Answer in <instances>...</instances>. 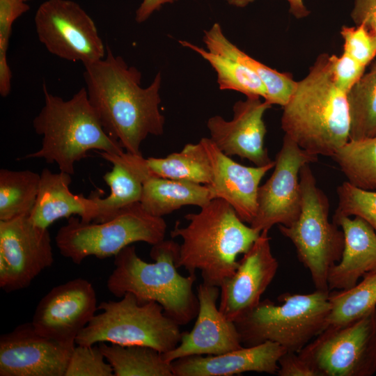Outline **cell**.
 Here are the masks:
<instances>
[{"label":"cell","mask_w":376,"mask_h":376,"mask_svg":"<svg viewBox=\"0 0 376 376\" xmlns=\"http://www.w3.org/2000/svg\"><path fill=\"white\" fill-rule=\"evenodd\" d=\"M84 68L88 99L104 131L125 152L141 155L142 141L148 135L164 133L165 118L159 110L161 72L148 86L141 87V72L114 55L108 45L102 59Z\"/></svg>","instance_id":"obj_1"},{"label":"cell","mask_w":376,"mask_h":376,"mask_svg":"<svg viewBox=\"0 0 376 376\" xmlns=\"http://www.w3.org/2000/svg\"><path fill=\"white\" fill-rule=\"evenodd\" d=\"M285 134L315 155L334 156L350 140L347 94L335 84L330 55L320 54L297 81L281 120Z\"/></svg>","instance_id":"obj_2"},{"label":"cell","mask_w":376,"mask_h":376,"mask_svg":"<svg viewBox=\"0 0 376 376\" xmlns=\"http://www.w3.org/2000/svg\"><path fill=\"white\" fill-rule=\"evenodd\" d=\"M185 227L177 222L171 238L181 237L179 267L189 274L201 271L203 283L220 287L235 272L240 254L246 253L260 231L247 226L224 200L212 199L198 213L185 216Z\"/></svg>","instance_id":"obj_3"},{"label":"cell","mask_w":376,"mask_h":376,"mask_svg":"<svg viewBox=\"0 0 376 376\" xmlns=\"http://www.w3.org/2000/svg\"><path fill=\"white\" fill-rule=\"evenodd\" d=\"M150 256L153 263L142 260L134 245L122 249L115 256V267L107 279L108 290L119 298L130 292L139 301H155L180 326L189 324L198 311L193 290L196 276H183L178 272L180 245L164 239L152 245Z\"/></svg>","instance_id":"obj_4"},{"label":"cell","mask_w":376,"mask_h":376,"mask_svg":"<svg viewBox=\"0 0 376 376\" xmlns=\"http://www.w3.org/2000/svg\"><path fill=\"white\" fill-rule=\"evenodd\" d=\"M45 104L33 120L36 134L42 136V146L24 158H42L56 163L60 171L75 173V164L88 151L120 154L119 143L104 131L90 102L85 87L69 100L49 93L43 85Z\"/></svg>","instance_id":"obj_5"},{"label":"cell","mask_w":376,"mask_h":376,"mask_svg":"<svg viewBox=\"0 0 376 376\" xmlns=\"http://www.w3.org/2000/svg\"><path fill=\"white\" fill-rule=\"evenodd\" d=\"M329 291L284 293L280 304L265 299L235 321L243 346L266 341L279 343L288 352H299L327 327L331 310Z\"/></svg>","instance_id":"obj_6"},{"label":"cell","mask_w":376,"mask_h":376,"mask_svg":"<svg viewBox=\"0 0 376 376\" xmlns=\"http://www.w3.org/2000/svg\"><path fill=\"white\" fill-rule=\"evenodd\" d=\"M97 311L77 336L76 345L109 343L124 346L143 345L161 353L174 349L180 342V325L168 317L162 306L152 301H139L132 293L118 301L100 303Z\"/></svg>","instance_id":"obj_7"},{"label":"cell","mask_w":376,"mask_h":376,"mask_svg":"<svg viewBox=\"0 0 376 376\" xmlns=\"http://www.w3.org/2000/svg\"><path fill=\"white\" fill-rule=\"evenodd\" d=\"M166 228L163 217L150 214L138 202L103 222L86 223L71 216L57 231L55 242L63 257L80 264L88 256L115 257L136 242L152 246L165 239Z\"/></svg>","instance_id":"obj_8"},{"label":"cell","mask_w":376,"mask_h":376,"mask_svg":"<svg viewBox=\"0 0 376 376\" xmlns=\"http://www.w3.org/2000/svg\"><path fill=\"white\" fill-rule=\"evenodd\" d=\"M299 183L301 213L292 225H279V229L294 244L299 261L310 272L315 290L329 291L328 275L341 258L344 233L329 220V198L318 186L309 164L301 167Z\"/></svg>","instance_id":"obj_9"},{"label":"cell","mask_w":376,"mask_h":376,"mask_svg":"<svg viewBox=\"0 0 376 376\" xmlns=\"http://www.w3.org/2000/svg\"><path fill=\"white\" fill-rule=\"evenodd\" d=\"M297 353L318 376L373 375L376 308L347 324L327 327Z\"/></svg>","instance_id":"obj_10"},{"label":"cell","mask_w":376,"mask_h":376,"mask_svg":"<svg viewBox=\"0 0 376 376\" xmlns=\"http://www.w3.org/2000/svg\"><path fill=\"white\" fill-rule=\"evenodd\" d=\"M34 22L40 42L51 54L86 65L107 53L93 19L72 0H47L38 8Z\"/></svg>","instance_id":"obj_11"},{"label":"cell","mask_w":376,"mask_h":376,"mask_svg":"<svg viewBox=\"0 0 376 376\" xmlns=\"http://www.w3.org/2000/svg\"><path fill=\"white\" fill-rule=\"evenodd\" d=\"M318 159L317 155L302 149L284 135L273 173L259 187L257 212L250 224L252 228L260 232L269 230L276 224L290 226L297 220L301 209L299 172L304 165Z\"/></svg>","instance_id":"obj_12"},{"label":"cell","mask_w":376,"mask_h":376,"mask_svg":"<svg viewBox=\"0 0 376 376\" xmlns=\"http://www.w3.org/2000/svg\"><path fill=\"white\" fill-rule=\"evenodd\" d=\"M48 228L33 224L29 214L0 221V287L6 292L28 287L54 263Z\"/></svg>","instance_id":"obj_13"},{"label":"cell","mask_w":376,"mask_h":376,"mask_svg":"<svg viewBox=\"0 0 376 376\" xmlns=\"http://www.w3.org/2000/svg\"><path fill=\"white\" fill-rule=\"evenodd\" d=\"M93 284L77 278L52 288L39 301L31 323L40 334L66 346L75 340L97 311Z\"/></svg>","instance_id":"obj_14"},{"label":"cell","mask_w":376,"mask_h":376,"mask_svg":"<svg viewBox=\"0 0 376 376\" xmlns=\"http://www.w3.org/2000/svg\"><path fill=\"white\" fill-rule=\"evenodd\" d=\"M73 348L23 323L0 336V376H65Z\"/></svg>","instance_id":"obj_15"},{"label":"cell","mask_w":376,"mask_h":376,"mask_svg":"<svg viewBox=\"0 0 376 376\" xmlns=\"http://www.w3.org/2000/svg\"><path fill=\"white\" fill-rule=\"evenodd\" d=\"M268 232L261 231L239 260L234 274L219 287V309L233 322L260 302L278 270L279 262L272 254Z\"/></svg>","instance_id":"obj_16"},{"label":"cell","mask_w":376,"mask_h":376,"mask_svg":"<svg viewBox=\"0 0 376 376\" xmlns=\"http://www.w3.org/2000/svg\"><path fill=\"white\" fill-rule=\"evenodd\" d=\"M271 107L272 104L259 97H247L245 100L236 102L230 120L221 116L208 119L210 139L229 157L247 159L257 166L272 163L264 146L267 129L263 120L265 112Z\"/></svg>","instance_id":"obj_17"},{"label":"cell","mask_w":376,"mask_h":376,"mask_svg":"<svg viewBox=\"0 0 376 376\" xmlns=\"http://www.w3.org/2000/svg\"><path fill=\"white\" fill-rule=\"evenodd\" d=\"M219 295L218 286L202 283L197 287L199 306L194 326L190 331L182 332L174 349L162 353L166 361L192 355H217L243 346L235 322L219 309Z\"/></svg>","instance_id":"obj_18"},{"label":"cell","mask_w":376,"mask_h":376,"mask_svg":"<svg viewBox=\"0 0 376 376\" xmlns=\"http://www.w3.org/2000/svg\"><path fill=\"white\" fill-rule=\"evenodd\" d=\"M208 157L212 182L208 185L214 198L226 201L244 223L251 224L258 208L260 183L275 162L263 166H246L221 152L210 138L200 141Z\"/></svg>","instance_id":"obj_19"},{"label":"cell","mask_w":376,"mask_h":376,"mask_svg":"<svg viewBox=\"0 0 376 376\" xmlns=\"http://www.w3.org/2000/svg\"><path fill=\"white\" fill-rule=\"evenodd\" d=\"M287 352L266 341L217 355H192L171 362L173 376H232L246 372L276 374L280 357Z\"/></svg>","instance_id":"obj_20"},{"label":"cell","mask_w":376,"mask_h":376,"mask_svg":"<svg viewBox=\"0 0 376 376\" xmlns=\"http://www.w3.org/2000/svg\"><path fill=\"white\" fill-rule=\"evenodd\" d=\"M344 233L345 245L340 261L328 275L329 290L349 289L360 278L376 272V232L359 217L332 220Z\"/></svg>","instance_id":"obj_21"},{"label":"cell","mask_w":376,"mask_h":376,"mask_svg":"<svg viewBox=\"0 0 376 376\" xmlns=\"http://www.w3.org/2000/svg\"><path fill=\"white\" fill-rule=\"evenodd\" d=\"M71 182L69 173H52L48 169L42 171L38 196L29 214L33 224L48 228L56 220L75 214L83 222L95 221L96 205L93 198L72 193L69 187Z\"/></svg>","instance_id":"obj_22"},{"label":"cell","mask_w":376,"mask_h":376,"mask_svg":"<svg viewBox=\"0 0 376 376\" xmlns=\"http://www.w3.org/2000/svg\"><path fill=\"white\" fill-rule=\"evenodd\" d=\"M214 198L208 185L152 177L143 182L140 203L150 214L162 217L185 205L201 208Z\"/></svg>","instance_id":"obj_23"},{"label":"cell","mask_w":376,"mask_h":376,"mask_svg":"<svg viewBox=\"0 0 376 376\" xmlns=\"http://www.w3.org/2000/svg\"><path fill=\"white\" fill-rule=\"evenodd\" d=\"M203 42L207 50L235 58L251 68L265 86V101L282 107L286 104L297 85L291 75L278 72L246 54L226 38L219 23L204 31Z\"/></svg>","instance_id":"obj_24"},{"label":"cell","mask_w":376,"mask_h":376,"mask_svg":"<svg viewBox=\"0 0 376 376\" xmlns=\"http://www.w3.org/2000/svg\"><path fill=\"white\" fill-rule=\"evenodd\" d=\"M143 162L149 178H162L206 185L212 182L211 165L200 141L187 143L180 152L171 153L164 158H143Z\"/></svg>","instance_id":"obj_25"},{"label":"cell","mask_w":376,"mask_h":376,"mask_svg":"<svg viewBox=\"0 0 376 376\" xmlns=\"http://www.w3.org/2000/svg\"><path fill=\"white\" fill-rule=\"evenodd\" d=\"M100 155L113 165L112 169L103 175L110 188L106 198L97 194L91 196L96 205V218L94 222H103L116 215L122 209L140 202L143 181L141 178L112 154L100 152Z\"/></svg>","instance_id":"obj_26"},{"label":"cell","mask_w":376,"mask_h":376,"mask_svg":"<svg viewBox=\"0 0 376 376\" xmlns=\"http://www.w3.org/2000/svg\"><path fill=\"white\" fill-rule=\"evenodd\" d=\"M98 345L114 376H173L171 363L152 347L104 342Z\"/></svg>","instance_id":"obj_27"},{"label":"cell","mask_w":376,"mask_h":376,"mask_svg":"<svg viewBox=\"0 0 376 376\" xmlns=\"http://www.w3.org/2000/svg\"><path fill=\"white\" fill-rule=\"evenodd\" d=\"M185 47L192 49L206 60L217 75L221 90H232L247 97H259L264 100L266 91L258 75L246 65L235 58L212 52L189 42L180 40Z\"/></svg>","instance_id":"obj_28"},{"label":"cell","mask_w":376,"mask_h":376,"mask_svg":"<svg viewBox=\"0 0 376 376\" xmlns=\"http://www.w3.org/2000/svg\"><path fill=\"white\" fill-rule=\"evenodd\" d=\"M40 175L30 170H0V221L31 211L39 189Z\"/></svg>","instance_id":"obj_29"},{"label":"cell","mask_w":376,"mask_h":376,"mask_svg":"<svg viewBox=\"0 0 376 376\" xmlns=\"http://www.w3.org/2000/svg\"><path fill=\"white\" fill-rule=\"evenodd\" d=\"M331 158L351 185L376 191V135L349 140Z\"/></svg>","instance_id":"obj_30"},{"label":"cell","mask_w":376,"mask_h":376,"mask_svg":"<svg viewBox=\"0 0 376 376\" xmlns=\"http://www.w3.org/2000/svg\"><path fill=\"white\" fill-rule=\"evenodd\" d=\"M362 279L349 289L329 291L327 327L347 324L376 308V272Z\"/></svg>","instance_id":"obj_31"},{"label":"cell","mask_w":376,"mask_h":376,"mask_svg":"<svg viewBox=\"0 0 376 376\" xmlns=\"http://www.w3.org/2000/svg\"><path fill=\"white\" fill-rule=\"evenodd\" d=\"M350 140L376 135V61L347 93Z\"/></svg>","instance_id":"obj_32"},{"label":"cell","mask_w":376,"mask_h":376,"mask_svg":"<svg viewBox=\"0 0 376 376\" xmlns=\"http://www.w3.org/2000/svg\"><path fill=\"white\" fill-rule=\"evenodd\" d=\"M338 206L332 220L342 217H359L376 232V191L366 190L347 181L337 188Z\"/></svg>","instance_id":"obj_33"},{"label":"cell","mask_w":376,"mask_h":376,"mask_svg":"<svg viewBox=\"0 0 376 376\" xmlns=\"http://www.w3.org/2000/svg\"><path fill=\"white\" fill-rule=\"evenodd\" d=\"M65 376H114L99 345H75Z\"/></svg>","instance_id":"obj_34"},{"label":"cell","mask_w":376,"mask_h":376,"mask_svg":"<svg viewBox=\"0 0 376 376\" xmlns=\"http://www.w3.org/2000/svg\"><path fill=\"white\" fill-rule=\"evenodd\" d=\"M340 33L343 39V52L367 66L376 56V39L364 26H343Z\"/></svg>","instance_id":"obj_35"},{"label":"cell","mask_w":376,"mask_h":376,"mask_svg":"<svg viewBox=\"0 0 376 376\" xmlns=\"http://www.w3.org/2000/svg\"><path fill=\"white\" fill-rule=\"evenodd\" d=\"M330 59L335 84L347 94L365 73L366 66L344 52L340 56L330 55Z\"/></svg>","instance_id":"obj_36"},{"label":"cell","mask_w":376,"mask_h":376,"mask_svg":"<svg viewBox=\"0 0 376 376\" xmlns=\"http://www.w3.org/2000/svg\"><path fill=\"white\" fill-rule=\"evenodd\" d=\"M279 376H318L316 370L297 352H286L279 360Z\"/></svg>","instance_id":"obj_37"},{"label":"cell","mask_w":376,"mask_h":376,"mask_svg":"<svg viewBox=\"0 0 376 376\" xmlns=\"http://www.w3.org/2000/svg\"><path fill=\"white\" fill-rule=\"evenodd\" d=\"M29 8L23 0H0V34L10 36L15 21Z\"/></svg>","instance_id":"obj_38"},{"label":"cell","mask_w":376,"mask_h":376,"mask_svg":"<svg viewBox=\"0 0 376 376\" xmlns=\"http://www.w3.org/2000/svg\"><path fill=\"white\" fill-rule=\"evenodd\" d=\"M350 16L356 26L364 25L376 39V0H354Z\"/></svg>","instance_id":"obj_39"},{"label":"cell","mask_w":376,"mask_h":376,"mask_svg":"<svg viewBox=\"0 0 376 376\" xmlns=\"http://www.w3.org/2000/svg\"><path fill=\"white\" fill-rule=\"evenodd\" d=\"M175 1L176 0H143L136 11L135 19L139 23L143 22L163 5Z\"/></svg>","instance_id":"obj_40"},{"label":"cell","mask_w":376,"mask_h":376,"mask_svg":"<svg viewBox=\"0 0 376 376\" xmlns=\"http://www.w3.org/2000/svg\"><path fill=\"white\" fill-rule=\"evenodd\" d=\"M290 8V13L297 19H301L308 16L310 11L303 3V0H287Z\"/></svg>","instance_id":"obj_41"},{"label":"cell","mask_w":376,"mask_h":376,"mask_svg":"<svg viewBox=\"0 0 376 376\" xmlns=\"http://www.w3.org/2000/svg\"><path fill=\"white\" fill-rule=\"evenodd\" d=\"M228 4L238 7L244 8L249 4L253 2L255 0H225Z\"/></svg>","instance_id":"obj_42"},{"label":"cell","mask_w":376,"mask_h":376,"mask_svg":"<svg viewBox=\"0 0 376 376\" xmlns=\"http://www.w3.org/2000/svg\"><path fill=\"white\" fill-rule=\"evenodd\" d=\"M23 1L27 2V1H31V0H23Z\"/></svg>","instance_id":"obj_43"}]
</instances>
